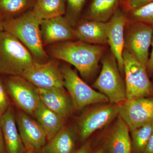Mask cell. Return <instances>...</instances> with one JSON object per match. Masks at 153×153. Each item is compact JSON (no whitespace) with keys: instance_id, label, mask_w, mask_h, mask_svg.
I'll return each mask as SVG.
<instances>
[{"instance_id":"obj_4","label":"cell","mask_w":153,"mask_h":153,"mask_svg":"<svg viewBox=\"0 0 153 153\" xmlns=\"http://www.w3.org/2000/svg\"><path fill=\"white\" fill-rule=\"evenodd\" d=\"M102 64L101 71L94 83V88L106 96L111 103H123L126 101L125 84L112 53L102 56Z\"/></svg>"},{"instance_id":"obj_34","label":"cell","mask_w":153,"mask_h":153,"mask_svg":"<svg viewBox=\"0 0 153 153\" xmlns=\"http://www.w3.org/2000/svg\"><path fill=\"white\" fill-rule=\"evenodd\" d=\"M4 20L0 16V33L4 31Z\"/></svg>"},{"instance_id":"obj_3","label":"cell","mask_w":153,"mask_h":153,"mask_svg":"<svg viewBox=\"0 0 153 153\" xmlns=\"http://www.w3.org/2000/svg\"><path fill=\"white\" fill-rule=\"evenodd\" d=\"M35 60L16 37L4 30L0 33V74L21 75Z\"/></svg>"},{"instance_id":"obj_15","label":"cell","mask_w":153,"mask_h":153,"mask_svg":"<svg viewBox=\"0 0 153 153\" xmlns=\"http://www.w3.org/2000/svg\"><path fill=\"white\" fill-rule=\"evenodd\" d=\"M38 89L40 100L49 109L65 119L71 113L74 106L64 87Z\"/></svg>"},{"instance_id":"obj_20","label":"cell","mask_w":153,"mask_h":153,"mask_svg":"<svg viewBox=\"0 0 153 153\" xmlns=\"http://www.w3.org/2000/svg\"><path fill=\"white\" fill-rule=\"evenodd\" d=\"M76 140L73 129L64 126L43 149L47 153H75Z\"/></svg>"},{"instance_id":"obj_16","label":"cell","mask_w":153,"mask_h":153,"mask_svg":"<svg viewBox=\"0 0 153 153\" xmlns=\"http://www.w3.org/2000/svg\"><path fill=\"white\" fill-rule=\"evenodd\" d=\"M6 153H25L26 151L19 134L16 118L10 106L0 117Z\"/></svg>"},{"instance_id":"obj_29","label":"cell","mask_w":153,"mask_h":153,"mask_svg":"<svg viewBox=\"0 0 153 153\" xmlns=\"http://www.w3.org/2000/svg\"><path fill=\"white\" fill-rule=\"evenodd\" d=\"M152 46V52L150 55L149 56V60L146 66L147 71L149 76H153V35Z\"/></svg>"},{"instance_id":"obj_24","label":"cell","mask_w":153,"mask_h":153,"mask_svg":"<svg viewBox=\"0 0 153 153\" xmlns=\"http://www.w3.org/2000/svg\"><path fill=\"white\" fill-rule=\"evenodd\" d=\"M153 131V123L135 129L131 132V153H143Z\"/></svg>"},{"instance_id":"obj_13","label":"cell","mask_w":153,"mask_h":153,"mask_svg":"<svg viewBox=\"0 0 153 153\" xmlns=\"http://www.w3.org/2000/svg\"><path fill=\"white\" fill-rule=\"evenodd\" d=\"M16 121L26 150L38 152L46 145L47 136L37 121L22 111L17 114Z\"/></svg>"},{"instance_id":"obj_19","label":"cell","mask_w":153,"mask_h":153,"mask_svg":"<svg viewBox=\"0 0 153 153\" xmlns=\"http://www.w3.org/2000/svg\"><path fill=\"white\" fill-rule=\"evenodd\" d=\"M34 116L45 131L48 141L64 126L65 119L49 109L41 100Z\"/></svg>"},{"instance_id":"obj_12","label":"cell","mask_w":153,"mask_h":153,"mask_svg":"<svg viewBox=\"0 0 153 153\" xmlns=\"http://www.w3.org/2000/svg\"><path fill=\"white\" fill-rule=\"evenodd\" d=\"M128 21L126 11L118 7L111 18L107 22L108 44H109L111 53L116 59L122 75L124 74L123 53L125 29Z\"/></svg>"},{"instance_id":"obj_18","label":"cell","mask_w":153,"mask_h":153,"mask_svg":"<svg viewBox=\"0 0 153 153\" xmlns=\"http://www.w3.org/2000/svg\"><path fill=\"white\" fill-rule=\"evenodd\" d=\"M74 31L79 41L94 45L108 44L107 22L88 19L77 24Z\"/></svg>"},{"instance_id":"obj_6","label":"cell","mask_w":153,"mask_h":153,"mask_svg":"<svg viewBox=\"0 0 153 153\" xmlns=\"http://www.w3.org/2000/svg\"><path fill=\"white\" fill-rule=\"evenodd\" d=\"M64 87L71 97L74 108L81 110L88 105L108 101L106 96L85 83L70 66L60 68Z\"/></svg>"},{"instance_id":"obj_14","label":"cell","mask_w":153,"mask_h":153,"mask_svg":"<svg viewBox=\"0 0 153 153\" xmlns=\"http://www.w3.org/2000/svg\"><path fill=\"white\" fill-rule=\"evenodd\" d=\"M73 27L63 16L42 20L40 28L43 45L72 41L76 38Z\"/></svg>"},{"instance_id":"obj_2","label":"cell","mask_w":153,"mask_h":153,"mask_svg":"<svg viewBox=\"0 0 153 153\" xmlns=\"http://www.w3.org/2000/svg\"><path fill=\"white\" fill-rule=\"evenodd\" d=\"M41 21L30 10L19 16L4 21V31L24 44L36 61H44L48 57L41 38Z\"/></svg>"},{"instance_id":"obj_31","label":"cell","mask_w":153,"mask_h":153,"mask_svg":"<svg viewBox=\"0 0 153 153\" xmlns=\"http://www.w3.org/2000/svg\"><path fill=\"white\" fill-rule=\"evenodd\" d=\"M143 153H153V131Z\"/></svg>"},{"instance_id":"obj_35","label":"cell","mask_w":153,"mask_h":153,"mask_svg":"<svg viewBox=\"0 0 153 153\" xmlns=\"http://www.w3.org/2000/svg\"><path fill=\"white\" fill-rule=\"evenodd\" d=\"M35 153H47V152H46L44 149L42 148V149H41L40 150L38 151V152H36Z\"/></svg>"},{"instance_id":"obj_7","label":"cell","mask_w":153,"mask_h":153,"mask_svg":"<svg viewBox=\"0 0 153 153\" xmlns=\"http://www.w3.org/2000/svg\"><path fill=\"white\" fill-rule=\"evenodd\" d=\"M153 28L143 22L128 20L124 33V49L146 68Z\"/></svg>"},{"instance_id":"obj_9","label":"cell","mask_w":153,"mask_h":153,"mask_svg":"<svg viewBox=\"0 0 153 153\" xmlns=\"http://www.w3.org/2000/svg\"><path fill=\"white\" fill-rule=\"evenodd\" d=\"M6 84L7 90L17 106L24 112L34 116L41 101L38 88L20 75L11 76Z\"/></svg>"},{"instance_id":"obj_8","label":"cell","mask_w":153,"mask_h":153,"mask_svg":"<svg viewBox=\"0 0 153 153\" xmlns=\"http://www.w3.org/2000/svg\"><path fill=\"white\" fill-rule=\"evenodd\" d=\"M38 88L64 87L63 75L57 62L34 61L20 75Z\"/></svg>"},{"instance_id":"obj_23","label":"cell","mask_w":153,"mask_h":153,"mask_svg":"<svg viewBox=\"0 0 153 153\" xmlns=\"http://www.w3.org/2000/svg\"><path fill=\"white\" fill-rule=\"evenodd\" d=\"M36 0H0V16L4 20L16 18L33 7Z\"/></svg>"},{"instance_id":"obj_36","label":"cell","mask_w":153,"mask_h":153,"mask_svg":"<svg viewBox=\"0 0 153 153\" xmlns=\"http://www.w3.org/2000/svg\"><path fill=\"white\" fill-rule=\"evenodd\" d=\"M25 153H35V152H33V151L26 150L25 151Z\"/></svg>"},{"instance_id":"obj_28","label":"cell","mask_w":153,"mask_h":153,"mask_svg":"<svg viewBox=\"0 0 153 153\" xmlns=\"http://www.w3.org/2000/svg\"><path fill=\"white\" fill-rule=\"evenodd\" d=\"M152 2L153 0H123V4L125 11L129 12Z\"/></svg>"},{"instance_id":"obj_11","label":"cell","mask_w":153,"mask_h":153,"mask_svg":"<svg viewBox=\"0 0 153 153\" xmlns=\"http://www.w3.org/2000/svg\"><path fill=\"white\" fill-rule=\"evenodd\" d=\"M119 105H105L85 113L78 121L80 139H87L94 132L110 123L118 116Z\"/></svg>"},{"instance_id":"obj_25","label":"cell","mask_w":153,"mask_h":153,"mask_svg":"<svg viewBox=\"0 0 153 153\" xmlns=\"http://www.w3.org/2000/svg\"><path fill=\"white\" fill-rule=\"evenodd\" d=\"M129 21L143 22L153 28V2L128 12Z\"/></svg>"},{"instance_id":"obj_26","label":"cell","mask_w":153,"mask_h":153,"mask_svg":"<svg viewBox=\"0 0 153 153\" xmlns=\"http://www.w3.org/2000/svg\"><path fill=\"white\" fill-rule=\"evenodd\" d=\"M86 0H66L65 17L71 25L76 26Z\"/></svg>"},{"instance_id":"obj_33","label":"cell","mask_w":153,"mask_h":153,"mask_svg":"<svg viewBox=\"0 0 153 153\" xmlns=\"http://www.w3.org/2000/svg\"><path fill=\"white\" fill-rule=\"evenodd\" d=\"M93 153H106L104 146L101 147L97 148Z\"/></svg>"},{"instance_id":"obj_17","label":"cell","mask_w":153,"mask_h":153,"mask_svg":"<svg viewBox=\"0 0 153 153\" xmlns=\"http://www.w3.org/2000/svg\"><path fill=\"white\" fill-rule=\"evenodd\" d=\"M129 131L128 126L118 116L106 139V153H131Z\"/></svg>"},{"instance_id":"obj_30","label":"cell","mask_w":153,"mask_h":153,"mask_svg":"<svg viewBox=\"0 0 153 153\" xmlns=\"http://www.w3.org/2000/svg\"><path fill=\"white\" fill-rule=\"evenodd\" d=\"M91 143L90 141L84 144L75 153H91Z\"/></svg>"},{"instance_id":"obj_1","label":"cell","mask_w":153,"mask_h":153,"mask_svg":"<svg viewBox=\"0 0 153 153\" xmlns=\"http://www.w3.org/2000/svg\"><path fill=\"white\" fill-rule=\"evenodd\" d=\"M104 50L102 45L72 40L52 44L49 52L55 59L74 66L82 77L88 78L97 69Z\"/></svg>"},{"instance_id":"obj_5","label":"cell","mask_w":153,"mask_h":153,"mask_svg":"<svg viewBox=\"0 0 153 153\" xmlns=\"http://www.w3.org/2000/svg\"><path fill=\"white\" fill-rule=\"evenodd\" d=\"M123 59L126 101L153 96V82L146 67L125 49Z\"/></svg>"},{"instance_id":"obj_22","label":"cell","mask_w":153,"mask_h":153,"mask_svg":"<svg viewBox=\"0 0 153 153\" xmlns=\"http://www.w3.org/2000/svg\"><path fill=\"white\" fill-rule=\"evenodd\" d=\"M120 0H92L86 14L88 20L107 22L117 10Z\"/></svg>"},{"instance_id":"obj_27","label":"cell","mask_w":153,"mask_h":153,"mask_svg":"<svg viewBox=\"0 0 153 153\" xmlns=\"http://www.w3.org/2000/svg\"><path fill=\"white\" fill-rule=\"evenodd\" d=\"M10 107V99L6 88L0 79V117Z\"/></svg>"},{"instance_id":"obj_21","label":"cell","mask_w":153,"mask_h":153,"mask_svg":"<svg viewBox=\"0 0 153 153\" xmlns=\"http://www.w3.org/2000/svg\"><path fill=\"white\" fill-rule=\"evenodd\" d=\"M32 10L41 20L63 16L66 0H37Z\"/></svg>"},{"instance_id":"obj_10","label":"cell","mask_w":153,"mask_h":153,"mask_svg":"<svg viewBox=\"0 0 153 153\" xmlns=\"http://www.w3.org/2000/svg\"><path fill=\"white\" fill-rule=\"evenodd\" d=\"M118 116L130 131L153 123V96L126 101L119 105Z\"/></svg>"},{"instance_id":"obj_37","label":"cell","mask_w":153,"mask_h":153,"mask_svg":"<svg viewBox=\"0 0 153 153\" xmlns=\"http://www.w3.org/2000/svg\"><path fill=\"white\" fill-rule=\"evenodd\" d=\"M36 1H37V0H36Z\"/></svg>"},{"instance_id":"obj_32","label":"cell","mask_w":153,"mask_h":153,"mask_svg":"<svg viewBox=\"0 0 153 153\" xmlns=\"http://www.w3.org/2000/svg\"><path fill=\"white\" fill-rule=\"evenodd\" d=\"M0 153H6L5 146L3 138L2 131L0 123Z\"/></svg>"}]
</instances>
